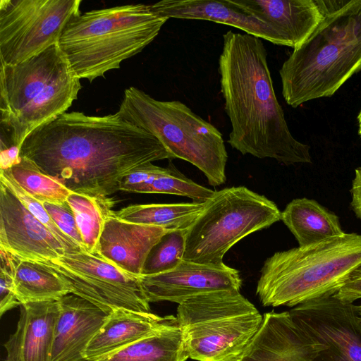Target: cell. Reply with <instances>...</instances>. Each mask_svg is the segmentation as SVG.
<instances>
[{"label":"cell","mask_w":361,"mask_h":361,"mask_svg":"<svg viewBox=\"0 0 361 361\" xmlns=\"http://www.w3.org/2000/svg\"><path fill=\"white\" fill-rule=\"evenodd\" d=\"M188 358L183 334L177 323L97 361H185Z\"/></svg>","instance_id":"24"},{"label":"cell","mask_w":361,"mask_h":361,"mask_svg":"<svg viewBox=\"0 0 361 361\" xmlns=\"http://www.w3.org/2000/svg\"><path fill=\"white\" fill-rule=\"evenodd\" d=\"M80 79L59 44L17 64H1V136L21 147L35 129L66 112Z\"/></svg>","instance_id":"4"},{"label":"cell","mask_w":361,"mask_h":361,"mask_svg":"<svg viewBox=\"0 0 361 361\" xmlns=\"http://www.w3.org/2000/svg\"><path fill=\"white\" fill-rule=\"evenodd\" d=\"M168 19L143 4L92 10L69 20L59 46L76 75L92 81L140 52Z\"/></svg>","instance_id":"5"},{"label":"cell","mask_w":361,"mask_h":361,"mask_svg":"<svg viewBox=\"0 0 361 361\" xmlns=\"http://www.w3.org/2000/svg\"><path fill=\"white\" fill-rule=\"evenodd\" d=\"M16 333L23 361H50L56 324L60 313L59 300L21 305Z\"/></svg>","instance_id":"21"},{"label":"cell","mask_w":361,"mask_h":361,"mask_svg":"<svg viewBox=\"0 0 361 361\" xmlns=\"http://www.w3.org/2000/svg\"><path fill=\"white\" fill-rule=\"evenodd\" d=\"M4 347L7 353L6 361H23L19 340L16 332L10 335Z\"/></svg>","instance_id":"37"},{"label":"cell","mask_w":361,"mask_h":361,"mask_svg":"<svg viewBox=\"0 0 361 361\" xmlns=\"http://www.w3.org/2000/svg\"><path fill=\"white\" fill-rule=\"evenodd\" d=\"M167 231L159 226L121 220L113 212L104 221L95 254L140 277L151 249Z\"/></svg>","instance_id":"16"},{"label":"cell","mask_w":361,"mask_h":361,"mask_svg":"<svg viewBox=\"0 0 361 361\" xmlns=\"http://www.w3.org/2000/svg\"><path fill=\"white\" fill-rule=\"evenodd\" d=\"M355 305L334 294L289 311L304 331L324 345L314 361H361V324Z\"/></svg>","instance_id":"12"},{"label":"cell","mask_w":361,"mask_h":361,"mask_svg":"<svg viewBox=\"0 0 361 361\" xmlns=\"http://www.w3.org/2000/svg\"><path fill=\"white\" fill-rule=\"evenodd\" d=\"M324 345L310 336L289 311L263 315L258 331L238 361H314Z\"/></svg>","instance_id":"15"},{"label":"cell","mask_w":361,"mask_h":361,"mask_svg":"<svg viewBox=\"0 0 361 361\" xmlns=\"http://www.w3.org/2000/svg\"><path fill=\"white\" fill-rule=\"evenodd\" d=\"M204 203L135 204L115 212L118 219L135 224L156 226L168 231L188 229Z\"/></svg>","instance_id":"25"},{"label":"cell","mask_w":361,"mask_h":361,"mask_svg":"<svg viewBox=\"0 0 361 361\" xmlns=\"http://www.w3.org/2000/svg\"><path fill=\"white\" fill-rule=\"evenodd\" d=\"M66 202L74 213L87 252L95 253L104 221L114 212L111 200L72 192Z\"/></svg>","instance_id":"26"},{"label":"cell","mask_w":361,"mask_h":361,"mask_svg":"<svg viewBox=\"0 0 361 361\" xmlns=\"http://www.w3.org/2000/svg\"><path fill=\"white\" fill-rule=\"evenodd\" d=\"M9 255L16 290L21 305L59 300L71 293L63 281L44 264Z\"/></svg>","instance_id":"23"},{"label":"cell","mask_w":361,"mask_h":361,"mask_svg":"<svg viewBox=\"0 0 361 361\" xmlns=\"http://www.w3.org/2000/svg\"><path fill=\"white\" fill-rule=\"evenodd\" d=\"M322 18L283 63L282 94L293 108L332 96L361 69V0H315Z\"/></svg>","instance_id":"3"},{"label":"cell","mask_w":361,"mask_h":361,"mask_svg":"<svg viewBox=\"0 0 361 361\" xmlns=\"http://www.w3.org/2000/svg\"><path fill=\"white\" fill-rule=\"evenodd\" d=\"M66 284L70 293L108 313L118 309L151 312L140 277L128 274L95 253L65 252L41 262Z\"/></svg>","instance_id":"11"},{"label":"cell","mask_w":361,"mask_h":361,"mask_svg":"<svg viewBox=\"0 0 361 361\" xmlns=\"http://www.w3.org/2000/svg\"><path fill=\"white\" fill-rule=\"evenodd\" d=\"M243 12L271 26L285 46L300 47L320 23L322 13L315 0H230Z\"/></svg>","instance_id":"18"},{"label":"cell","mask_w":361,"mask_h":361,"mask_svg":"<svg viewBox=\"0 0 361 361\" xmlns=\"http://www.w3.org/2000/svg\"><path fill=\"white\" fill-rule=\"evenodd\" d=\"M59 302L50 361H87L86 348L110 313L72 293Z\"/></svg>","instance_id":"17"},{"label":"cell","mask_w":361,"mask_h":361,"mask_svg":"<svg viewBox=\"0 0 361 361\" xmlns=\"http://www.w3.org/2000/svg\"><path fill=\"white\" fill-rule=\"evenodd\" d=\"M0 249L22 259L44 262L66 252L51 232L0 180Z\"/></svg>","instance_id":"13"},{"label":"cell","mask_w":361,"mask_h":361,"mask_svg":"<svg viewBox=\"0 0 361 361\" xmlns=\"http://www.w3.org/2000/svg\"><path fill=\"white\" fill-rule=\"evenodd\" d=\"M214 192L215 190L200 185L187 178L171 162L166 171L157 176L145 192L188 197L196 203H205Z\"/></svg>","instance_id":"29"},{"label":"cell","mask_w":361,"mask_h":361,"mask_svg":"<svg viewBox=\"0 0 361 361\" xmlns=\"http://www.w3.org/2000/svg\"><path fill=\"white\" fill-rule=\"evenodd\" d=\"M121 118L152 134L176 158L199 169L209 185L226 180L228 154L221 133L180 101L157 100L135 87L127 88Z\"/></svg>","instance_id":"7"},{"label":"cell","mask_w":361,"mask_h":361,"mask_svg":"<svg viewBox=\"0 0 361 361\" xmlns=\"http://www.w3.org/2000/svg\"><path fill=\"white\" fill-rule=\"evenodd\" d=\"M140 279L149 303L169 301L179 305L204 293L240 290L242 285L239 271L225 264L209 265L185 260L169 271Z\"/></svg>","instance_id":"14"},{"label":"cell","mask_w":361,"mask_h":361,"mask_svg":"<svg viewBox=\"0 0 361 361\" xmlns=\"http://www.w3.org/2000/svg\"><path fill=\"white\" fill-rule=\"evenodd\" d=\"M20 148L11 145L8 147H1L0 152V169L6 170L16 164L20 158Z\"/></svg>","instance_id":"36"},{"label":"cell","mask_w":361,"mask_h":361,"mask_svg":"<svg viewBox=\"0 0 361 361\" xmlns=\"http://www.w3.org/2000/svg\"><path fill=\"white\" fill-rule=\"evenodd\" d=\"M357 121H358V126H359L358 133H359L360 136L361 137V110L358 114Z\"/></svg>","instance_id":"39"},{"label":"cell","mask_w":361,"mask_h":361,"mask_svg":"<svg viewBox=\"0 0 361 361\" xmlns=\"http://www.w3.org/2000/svg\"><path fill=\"white\" fill-rule=\"evenodd\" d=\"M350 192L352 196L351 207L356 216L361 220V166L357 167L355 171Z\"/></svg>","instance_id":"35"},{"label":"cell","mask_w":361,"mask_h":361,"mask_svg":"<svg viewBox=\"0 0 361 361\" xmlns=\"http://www.w3.org/2000/svg\"><path fill=\"white\" fill-rule=\"evenodd\" d=\"M42 204L60 230L76 242L83 251L87 252L74 213L68 202L63 204L44 202Z\"/></svg>","instance_id":"32"},{"label":"cell","mask_w":361,"mask_h":361,"mask_svg":"<svg viewBox=\"0 0 361 361\" xmlns=\"http://www.w3.org/2000/svg\"><path fill=\"white\" fill-rule=\"evenodd\" d=\"M281 221L295 236L298 247H306L345 233L336 214L317 201L306 197L290 202L281 212Z\"/></svg>","instance_id":"22"},{"label":"cell","mask_w":361,"mask_h":361,"mask_svg":"<svg viewBox=\"0 0 361 361\" xmlns=\"http://www.w3.org/2000/svg\"><path fill=\"white\" fill-rule=\"evenodd\" d=\"M149 6L154 12L167 18L205 20L225 24L274 44L285 46L271 26L236 8L230 0H163Z\"/></svg>","instance_id":"19"},{"label":"cell","mask_w":361,"mask_h":361,"mask_svg":"<svg viewBox=\"0 0 361 361\" xmlns=\"http://www.w3.org/2000/svg\"><path fill=\"white\" fill-rule=\"evenodd\" d=\"M81 0H1L0 61L23 62L59 41Z\"/></svg>","instance_id":"10"},{"label":"cell","mask_w":361,"mask_h":361,"mask_svg":"<svg viewBox=\"0 0 361 361\" xmlns=\"http://www.w3.org/2000/svg\"><path fill=\"white\" fill-rule=\"evenodd\" d=\"M335 295L342 301L351 303L361 299V264Z\"/></svg>","instance_id":"34"},{"label":"cell","mask_w":361,"mask_h":361,"mask_svg":"<svg viewBox=\"0 0 361 361\" xmlns=\"http://www.w3.org/2000/svg\"><path fill=\"white\" fill-rule=\"evenodd\" d=\"M189 358L238 361L258 331L263 316L238 290L190 298L177 308Z\"/></svg>","instance_id":"8"},{"label":"cell","mask_w":361,"mask_h":361,"mask_svg":"<svg viewBox=\"0 0 361 361\" xmlns=\"http://www.w3.org/2000/svg\"><path fill=\"white\" fill-rule=\"evenodd\" d=\"M218 71L231 125L228 142L233 148L286 166L312 163L310 147L294 138L288 127L262 39L227 31L223 35Z\"/></svg>","instance_id":"2"},{"label":"cell","mask_w":361,"mask_h":361,"mask_svg":"<svg viewBox=\"0 0 361 361\" xmlns=\"http://www.w3.org/2000/svg\"><path fill=\"white\" fill-rule=\"evenodd\" d=\"M166 168L154 165L152 162L139 166L122 178L120 190L133 192L134 189L142 184L150 176L161 173Z\"/></svg>","instance_id":"33"},{"label":"cell","mask_w":361,"mask_h":361,"mask_svg":"<svg viewBox=\"0 0 361 361\" xmlns=\"http://www.w3.org/2000/svg\"><path fill=\"white\" fill-rule=\"evenodd\" d=\"M0 180H2L19 198L30 213L51 232L62 244L66 252L83 251L76 242L60 230L47 212L43 204L21 188L5 170L0 171Z\"/></svg>","instance_id":"30"},{"label":"cell","mask_w":361,"mask_h":361,"mask_svg":"<svg viewBox=\"0 0 361 361\" xmlns=\"http://www.w3.org/2000/svg\"><path fill=\"white\" fill-rule=\"evenodd\" d=\"M0 316L21 302L16 293L13 269L8 252L0 249Z\"/></svg>","instance_id":"31"},{"label":"cell","mask_w":361,"mask_h":361,"mask_svg":"<svg viewBox=\"0 0 361 361\" xmlns=\"http://www.w3.org/2000/svg\"><path fill=\"white\" fill-rule=\"evenodd\" d=\"M188 229L169 231L153 246L145 260L142 276L169 271L183 260Z\"/></svg>","instance_id":"28"},{"label":"cell","mask_w":361,"mask_h":361,"mask_svg":"<svg viewBox=\"0 0 361 361\" xmlns=\"http://www.w3.org/2000/svg\"><path fill=\"white\" fill-rule=\"evenodd\" d=\"M20 156L73 192L108 197L123 176L142 164L175 159L152 134L117 113L65 112L33 130Z\"/></svg>","instance_id":"1"},{"label":"cell","mask_w":361,"mask_h":361,"mask_svg":"<svg viewBox=\"0 0 361 361\" xmlns=\"http://www.w3.org/2000/svg\"><path fill=\"white\" fill-rule=\"evenodd\" d=\"M355 307L360 323L361 324V304L358 305H355Z\"/></svg>","instance_id":"38"},{"label":"cell","mask_w":361,"mask_h":361,"mask_svg":"<svg viewBox=\"0 0 361 361\" xmlns=\"http://www.w3.org/2000/svg\"><path fill=\"white\" fill-rule=\"evenodd\" d=\"M361 264V235L345 233L276 252L260 270L256 293L265 306L295 307L336 294Z\"/></svg>","instance_id":"6"},{"label":"cell","mask_w":361,"mask_h":361,"mask_svg":"<svg viewBox=\"0 0 361 361\" xmlns=\"http://www.w3.org/2000/svg\"><path fill=\"white\" fill-rule=\"evenodd\" d=\"M5 171L21 188L41 203L63 204L73 192L23 157H20L16 164Z\"/></svg>","instance_id":"27"},{"label":"cell","mask_w":361,"mask_h":361,"mask_svg":"<svg viewBox=\"0 0 361 361\" xmlns=\"http://www.w3.org/2000/svg\"><path fill=\"white\" fill-rule=\"evenodd\" d=\"M280 220L273 201L245 186L215 190L188 229L183 260L222 265L236 243Z\"/></svg>","instance_id":"9"},{"label":"cell","mask_w":361,"mask_h":361,"mask_svg":"<svg viewBox=\"0 0 361 361\" xmlns=\"http://www.w3.org/2000/svg\"><path fill=\"white\" fill-rule=\"evenodd\" d=\"M177 323L173 315L161 317L152 312L115 310L90 342L85 357L87 361H97Z\"/></svg>","instance_id":"20"}]
</instances>
